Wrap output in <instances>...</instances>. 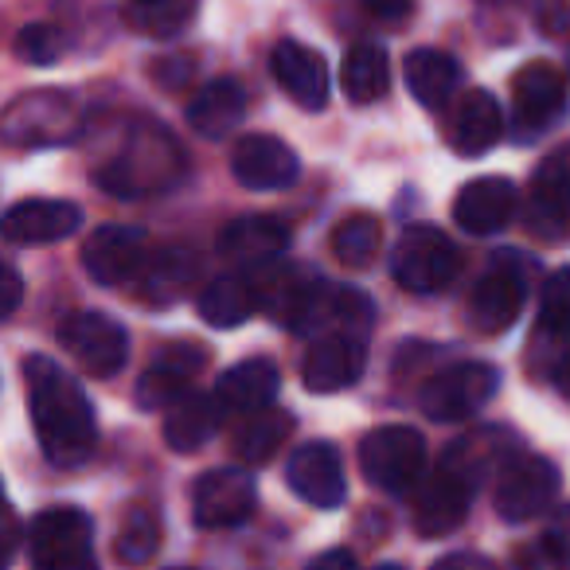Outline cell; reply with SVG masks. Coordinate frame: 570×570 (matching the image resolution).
I'll use <instances>...</instances> for the list:
<instances>
[{
  "instance_id": "obj_1",
  "label": "cell",
  "mask_w": 570,
  "mask_h": 570,
  "mask_svg": "<svg viewBox=\"0 0 570 570\" xmlns=\"http://www.w3.org/2000/svg\"><path fill=\"white\" fill-rule=\"evenodd\" d=\"M24 387L43 458L59 469L87 465L98 445V422L79 380L67 375L51 356H28Z\"/></svg>"
},
{
  "instance_id": "obj_2",
  "label": "cell",
  "mask_w": 570,
  "mask_h": 570,
  "mask_svg": "<svg viewBox=\"0 0 570 570\" xmlns=\"http://www.w3.org/2000/svg\"><path fill=\"white\" fill-rule=\"evenodd\" d=\"M184 168H188V160H184V149L176 145V137L165 126L141 121L126 137L118 157L98 168V188L121 199L160 196V191L180 184Z\"/></svg>"
},
{
  "instance_id": "obj_3",
  "label": "cell",
  "mask_w": 570,
  "mask_h": 570,
  "mask_svg": "<svg viewBox=\"0 0 570 570\" xmlns=\"http://www.w3.org/2000/svg\"><path fill=\"white\" fill-rule=\"evenodd\" d=\"M36 570H98L95 523L82 508H43L28 528Z\"/></svg>"
},
{
  "instance_id": "obj_4",
  "label": "cell",
  "mask_w": 570,
  "mask_h": 570,
  "mask_svg": "<svg viewBox=\"0 0 570 570\" xmlns=\"http://www.w3.org/2000/svg\"><path fill=\"white\" fill-rule=\"evenodd\" d=\"M461 254L445 230L434 223H414L403 230L395 254H391V277L406 294H438L458 277Z\"/></svg>"
},
{
  "instance_id": "obj_5",
  "label": "cell",
  "mask_w": 570,
  "mask_h": 570,
  "mask_svg": "<svg viewBox=\"0 0 570 570\" xmlns=\"http://www.w3.org/2000/svg\"><path fill=\"white\" fill-rule=\"evenodd\" d=\"M360 469L375 489L406 497L426 473V442L411 426H380L360 445Z\"/></svg>"
},
{
  "instance_id": "obj_6",
  "label": "cell",
  "mask_w": 570,
  "mask_h": 570,
  "mask_svg": "<svg viewBox=\"0 0 570 570\" xmlns=\"http://www.w3.org/2000/svg\"><path fill=\"white\" fill-rule=\"evenodd\" d=\"M523 302H528V262H520L515 250H504L473 285L469 321L481 336H500L520 321Z\"/></svg>"
},
{
  "instance_id": "obj_7",
  "label": "cell",
  "mask_w": 570,
  "mask_h": 570,
  "mask_svg": "<svg viewBox=\"0 0 570 570\" xmlns=\"http://www.w3.org/2000/svg\"><path fill=\"white\" fill-rule=\"evenodd\" d=\"M500 372L492 364H453L426 380L419 391V411L434 422H461L497 399Z\"/></svg>"
},
{
  "instance_id": "obj_8",
  "label": "cell",
  "mask_w": 570,
  "mask_h": 570,
  "mask_svg": "<svg viewBox=\"0 0 570 570\" xmlns=\"http://www.w3.org/2000/svg\"><path fill=\"white\" fill-rule=\"evenodd\" d=\"M59 344H63L75 356V364L95 375V380L118 375L129 360V333L110 313L82 309V313L63 317V325H59Z\"/></svg>"
},
{
  "instance_id": "obj_9",
  "label": "cell",
  "mask_w": 570,
  "mask_h": 570,
  "mask_svg": "<svg viewBox=\"0 0 570 570\" xmlns=\"http://www.w3.org/2000/svg\"><path fill=\"white\" fill-rule=\"evenodd\" d=\"M559 469L535 453H520L497 473V512L508 523H528L559 500Z\"/></svg>"
},
{
  "instance_id": "obj_10",
  "label": "cell",
  "mask_w": 570,
  "mask_h": 570,
  "mask_svg": "<svg viewBox=\"0 0 570 570\" xmlns=\"http://www.w3.org/2000/svg\"><path fill=\"white\" fill-rule=\"evenodd\" d=\"M476 497V481L469 473H461L450 461H438V469L430 476H422L414 489V528L419 535H450L461 528L469 504Z\"/></svg>"
},
{
  "instance_id": "obj_11",
  "label": "cell",
  "mask_w": 570,
  "mask_h": 570,
  "mask_svg": "<svg viewBox=\"0 0 570 570\" xmlns=\"http://www.w3.org/2000/svg\"><path fill=\"white\" fill-rule=\"evenodd\" d=\"M567 114V79L551 63H528L512 79V129L520 141H535Z\"/></svg>"
},
{
  "instance_id": "obj_12",
  "label": "cell",
  "mask_w": 570,
  "mask_h": 570,
  "mask_svg": "<svg viewBox=\"0 0 570 570\" xmlns=\"http://www.w3.org/2000/svg\"><path fill=\"white\" fill-rule=\"evenodd\" d=\"M258 508V484L246 469H212L191 484V515L204 531L238 528Z\"/></svg>"
},
{
  "instance_id": "obj_13",
  "label": "cell",
  "mask_w": 570,
  "mask_h": 570,
  "mask_svg": "<svg viewBox=\"0 0 570 570\" xmlns=\"http://www.w3.org/2000/svg\"><path fill=\"white\" fill-rule=\"evenodd\" d=\"M75 129H79V110L71 98L56 95V90L17 98L9 106V118H4V137L12 145H32V149L71 141Z\"/></svg>"
},
{
  "instance_id": "obj_14",
  "label": "cell",
  "mask_w": 570,
  "mask_h": 570,
  "mask_svg": "<svg viewBox=\"0 0 570 570\" xmlns=\"http://www.w3.org/2000/svg\"><path fill=\"white\" fill-rule=\"evenodd\" d=\"M285 481L294 497H302L313 508H341L348 497V476H344V461L333 442H309L289 453Z\"/></svg>"
},
{
  "instance_id": "obj_15",
  "label": "cell",
  "mask_w": 570,
  "mask_h": 570,
  "mask_svg": "<svg viewBox=\"0 0 570 570\" xmlns=\"http://www.w3.org/2000/svg\"><path fill=\"white\" fill-rule=\"evenodd\" d=\"M230 173L250 191H282L297 180L302 160H297V153L282 137L250 134L238 137V145L230 149Z\"/></svg>"
},
{
  "instance_id": "obj_16",
  "label": "cell",
  "mask_w": 570,
  "mask_h": 570,
  "mask_svg": "<svg viewBox=\"0 0 570 570\" xmlns=\"http://www.w3.org/2000/svg\"><path fill=\"white\" fill-rule=\"evenodd\" d=\"M367 367V336L356 333H328L317 336L302 364V380L313 395H336L352 387Z\"/></svg>"
},
{
  "instance_id": "obj_17",
  "label": "cell",
  "mask_w": 570,
  "mask_h": 570,
  "mask_svg": "<svg viewBox=\"0 0 570 570\" xmlns=\"http://www.w3.org/2000/svg\"><path fill=\"white\" fill-rule=\"evenodd\" d=\"M504 134V110L489 90H461L445 114V141L458 157H484Z\"/></svg>"
},
{
  "instance_id": "obj_18",
  "label": "cell",
  "mask_w": 570,
  "mask_h": 570,
  "mask_svg": "<svg viewBox=\"0 0 570 570\" xmlns=\"http://www.w3.org/2000/svg\"><path fill=\"white\" fill-rule=\"evenodd\" d=\"M145 262H149V243L137 227H98L82 243V266L98 285L137 282Z\"/></svg>"
},
{
  "instance_id": "obj_19",
  "label": "cell",
  "mask_w": 570,
  "mask_h": 570,
  "mask_svg": "<svg viewBox=\"0 0 570 570\" xmlns=\"http://www.w3.org/2000/svg\"><path fill=\"white\" fill-rule=\"evenodd\" d=\"M207 352L199 344H165L145 375L137 380V406L141 411H168L176 399L188 395L191 380L204 367Z\"/></svg>"
},
{
  "instance_id": "obj_20",
  "label": "cell",
  "mask_w": 570,
  "mask_h": 570,
  "mask_svg": "<svg viewBox=\"0 0 570 570\" xmlns=\"http://www.w3.org/2000/svg\"><path fill=\"white\" fill-rule=\"evenodd\" d=\"M82 227V207L71 199H20L4 212V238L17 246L63 243Z\"/></svg>"
},
{
  "instance_id": "obj_21",
  "label": "cell",
  "mask_w": 570,
  "mask_h": 570,
  "mask_svg": "<svg viewBox=\"0 0 570 570\" xmlns=\"http://www.w3.org/2000/svg\"><path fill=\"white\" fill-rule=\"evenodd\" d=\"M515 188L504 176H481V180H469L465 188L453 199V219L469 235H497L508 227V219L515 215Z\"/></svg>"
},
{
  "instance_id": "obj_22",
  "label": "cell",
  "mask_w": 570,
  "mask_h": 570,
  "mask_svg": "<svg viewBox=\"0 0 570 570\" xmlns=\"http://www.w3.org/2000/svg\"><path fill=\"white\" fill-rule=\"evenodd\" d=\"M269 71H274L277 87L294 98L302 110H321L328 102V67L313 48L297 40H282L269 56Z\"/></svg>"
},
{
  "instance_id": "obj_23",
  "label": "cell",
  "mask_w": 570,
  "mask_h": 570,
  "mask_svg": "<svg viewBox=\"0 0 570 570\" xmlns=\"http://www.w3.org/2000/svg\"><path fill=\"white\" fill-rule=\"evenodd\" d=\"M285 246H289V227L277 215H238L219 235V254L243 266H266Z\"/></svg>"
},
{
  "instance_id": "obj_24",
  "label": "cell",
  "mask_w": 570,
  "mask_h": 570,
  "mask_svg": "<svg viewBox=\"0 0 570 570\" xmlns=\"http://www.w3.org/2000/svg\"><path fill=\"white\" fill-rule=\"evenodd\" d=\"M262 297H266V289L250 274H223L199 294L196 309L212 328H238L266 305Z\"/></svg>"
},
{
  "instance_id": "obj_25",
  "label": "cell",
  "mask_w": 570,
  "mask_h": 570,
  "mask_svg": "<svg viewBox=\"0 0 570 570\" xmlns=\"http://www.w3.org/2000/svg\"><path fill=\"white\" fill-rule=\"evenodd\" d=\"M277 387H282V375H277L274 360H243V364L227 367L219 375V403L227 406V414H254V411H266L274 406L277 399Z\"/></svg>"
},
{
  "instance_id": "obj_26",
  "label": "cell",
  "mask_w": 570,
  "mask_h": 570,
  "mask_svg": "<svg viewBox=\"0 0 570 570\" xmlns=\"http://www.w3.org/2000/svg\"><path fill=\"white\" fill-rule=\"evenodd\" d=\"M227 406L219 403V395H199L188 391L184 399H176L165 411V442L176 453H196L199 445H207L219 430Z\"/></svg>"
},
{
  "instance_id": "obj_27",
  "label": "cell",
  "mask_w": 570,
  "mask_h": 570,
  "mask_svg": "<svg viewBox=\"0 0 570 570\" xmlns=\"http://www.w3.org/2000/svg\"><path fill=\"white\" fill-rule=\"evenodd\" d=\"M246 118V90L235 79H215L207 87L196 90V98L188 102V126L207 141L235 134Z\"/></svg>"
},
{
  "instance_id": "obj_28",
  "label": "cell",
  "mask_w": 570,
  "mask_h": 570,
  "mask_svg": "<svg viewBox=\"0 0 570 570\" xmlns=\"http://www.w3.org/2000/svg\"><path fill=\"white\" fill-rule=\"evenodd\" d=\"M406 87L426 110H445L458 98L461 87V67L453 56L438 48H419L406 56Z\"/></svg>"
},
{
  "instance_id": "obj_29",
  "label": "cell",
  "mask_w": 570,
  "mask_h": 570,
  "mask_svg": "<svg viewBox=\"0 0 570 570\" xmlns=\"http://www.w3.org/2000/svg\"><path fill=\"white\" fill-rule=\"evenodd\" d=\"M294 434V414L277 411V406H266V411L243 414V422L230 434V450H235L238 461L246 465H266L285 442Z\"/></svg>"
},
{
  "instance_id": "obj_30",
  "label": "cell",
  "mask_w": 570,
  "mask_h": 570,
  "mask_svg": "<svg viewBox=\"0 0 570 570\" xmlns=\"http://www.w3.org/2000/svg\"><path fill=\"white\" fill-rule=\"evenodd\" d=\"M191 274H196V258L188 246H160L137 274V294L145 305H173L188 289Z\"/></svg>"
},
{
  "instance_id": "obj_31",
  "label": "cell",
  "mask_w": 570,
  "mask_h": 570,
  "mask_svg": "<svg viewBox=\"0 0 570 570\" xmlns=\"http://www.w3.org/2000/svg\"><path fill=\"white\" fill-rule=\"evenodd\" d=\"M341 82H344V95H348V102H356V106L380 102V98L387 95V87H391L387 51H383L380 43H356V48L344 56Z\"/></svg>"
},
{
  "instance_id": "obj_32",
  "label": "cell",
  "mask_w": 570,
  "mask_h": 570,
  "mask_svg": "<svg viewBox=\"0 0 570 570\" xmlns=\"http://www.w3.org/2000/svg\"><path fill=\"white\" fill-rule=\"evenodd\" d=\"M160 539H165L160 515L153 512L149 504H134L126 512V520H121L114 554H118V562H126V567H145V562H153V554L160 551Z\"/></svg>"
},
{
  "instance_id": "obj_33",
  "label": "cell",
  "mask_w": 570,
  "mask_h": 570,
  "mask_svg": "<svg viewBox=\"0 0 570 570\" xmlns=\"http://www.w3.org/2000/svg\"><path fill=\"white\" fill-rule=\"evenodd\" d=\"M380 246H383V223L375 219L372 212H352L336 223L333 254L344 262V266H356V269L372 266Z\"/></svg>"
},
{
  "instance_id": "obj_34",
  "label": "cell",
  "mask_w": 570,
  "mask_h": 570,
  "mask_svg": "<svg viewBox=\"0 0 570 570\" xmlns=\"http://www.w3.org/2000/svg\"><path fill=\"white\" fill-rule=\"evenodd\" d=\"M196 12V0H134V24L145 36H176Z\"/></svg>"
},
{
  "instance_id": "obj_35",
  "label": "cell",
  "mask_w": 570,
  "mask_h": 570,
  "mask_svg": "<svg viewBox=\"0 0 570 570\" xmlns=\"http://www.w3.org/2000/svg\"><path fill=\"white\" fill-rule=\"evenodd\" d=\"M539 328L547 336L570 333V266L554 269L539 294Z\"/></svg>"
},
{
  "instance_id": "obj_36",
  "label": "cell",
  "mask_w": 570,
  "mask_h": 570,
  "mask_svg": "<svg viewBox=\"0 0 570 570\" xmlns=\"http://www.w3.org/2000/svg\"><path fill=\"white\" fill-rule=\"evenodd\" d=\"M59 51H63V36L51 24H28L24 32L17 36V56L24 59V63L48 67L59 59Z\"/></svg>"
},
{
  "instance_id": "obj_37",
  "label": "cell",
  "mask_w": 570,
  "mask_h": 570,
  "mask_svg": "<svg viewBox=\"0 0 570 570\" xmlns=\"http://www.w3.org/2000/svg\"><path fill=\"white\" fill-rule=\"evenodd\" d=\"M512 567L515 570H567V559H562L543 535V539H535V543H523L520 551H515Z\"/></svg>"
},
{
  "instance_id": "obj_38",
  "label": "cell",
  "mask_w": 570,
  "mask_h": 570,
  "mask_svg": "<svg viewBox=\"0 0 570 570\" xmlns=\"http://www.w3.org/2000/svg\"><path fill=\"white\" fill-rule=\"evenodd\" d=\"M539 176H547V180L570 199V145H562L559 153H551V157L539 165Z\"/></svg>"
},
{
  "instance_id": "obj_39",
  "label": "cell",
  "mask_w": 570,
  "mask_h": 570,
  "mask_svg": "<svg viewBox=\"0 0 570 570\" xmlns=\"http://www.w3.org/2000/svg\"><path fill=\"white\" fill-rule=\"evenodd\" d=\"M547 543H551L554 551L567 559V567H570V504L562 508V512H554L551 528H547Z\"/></svg>"
},
{
  "instance_id": "obj_40",
  "label": "cell",
  "mask_w": 570,
  "mask_h": 570,
  "mask_svg": "<svg viewBox=\"0 0 570 570\" xmlns=\"http://www.w3.org/2000/svg\"><path fill=\"white\" fill-rule=\"evenodd\" d=\"M434 570H497L484 554H473V551H453L445 559L434 562Z\"/></svg>"
},
{
  "instance_id": "obj_41",
  "label": "cell",
  "mask_w": 570,
  "mask_h": 570,
  "mask_svg": "<svg viewBox=\"0 0 570 570\" xmlns=\"http://www.w3.org/2000/svg\"><path fill=\"white\" fill-rule=\"evenodd\" d=\"M24 302V282H20V269L17 266H4V317L20 309Z\"/></svg>"
},
{
  "instance_id": "obj_42",
  "label": "cell",
  "mask_w": 570,
  "mask_h": 570,
  "mask_svg": "<svg viewBox=\"0 0 570 570\" xmlns=\"http://www.w3.org/2000/svg\"><path fill=\"white\" fill-rule=\"evenodd\" d=\"M309 570H360V567H356V559L344 551V547H333V551L317 554V559L309 562Z\"/></svg>"
},
{
  "instance_id": "obj_43",
  "label": "cell",
  "mask_w": 570,
  "mask_h": 570,
  "mask_svg": "<svg viewBox=\"0 0 570 570\" xmlns=\"http://www.w3.org/2000/svg\"><path fill=\"white\" fill-rule=\"evenodd\" d=\"M411 4H414V0H364V9L372 12V17H380V20L406 17V12H411Z\"/></svg>"
},
{
  "instance_id": "obj_44",
  "label": "cell",
  "mask_w": 570,
  "mask_h": 570,
  "mask_svg": "<svg viewBox=\"0 0 570 570\" xmlns=\"http://www.w3.org/2000/svg\"><path fill=\"white\" fill-rule=\"evenodd\" d=\"M12 554H17V515L4 512V567L12 562Z\"/></svg>"
},
{
  "instance_id": "obj_45",
  "label": "cell",
  "mask_w": 570,
  "mask_h": 570,
  "mask_svg": "<svg viewBox=\"0 0 570 570\" xmlns=\"http://www.w3.org/2000/svg\"><path fill=\"white\" fill-rule=\"evenodd\" d=\"M554 383H559V391L570 399V348L562 352V360H559V372H554Z\"/></svg>"
},
{
  "instance_id": "obj_46",
  "label": "cell",
  "mask_w": 570,
  "mask_h": 570,
  "mask_svg": "<svg viewBox=\"0 0 570 570\" xmlns=\"http://www.w3.org/2000/svg\"><path fill=\"white\" fill-rule=\"evenodd\" d=\"M380 570H399V567H380Z\"/></svg>"
},
{
  "instance_id": "obj_47",
  "label": "cell",
  "mask_w": 570,
  "mask_h": 570,
  "mask_svg": "<svg viewBox=\"0 0 570 570\" xmlns=\"http://www.w3.org/2000/svg\"><path fill=\"white\" fill-rule=\"evenodd\" d=\"M173 570H191V567H173Z\"/></svg>"
}]
</instances>
